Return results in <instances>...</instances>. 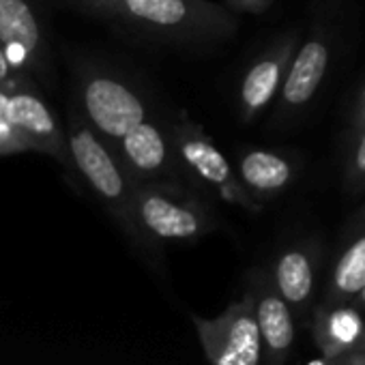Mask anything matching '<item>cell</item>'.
I'll list each match as a JSON object with an SVG mask.
<instances>
[{"instance_id": "obj_1", "label": "cell", "mask_w": 365, "mask_h": 365, "mask_svg": "<svg viewBox=\"0 0 365 365\" xmlns=\"http://www.w3.org/2000/svg\"><path fill=\"white\" fill-rule=\"evenodd\" d=\"M198 335L213 365H258L262 335L252 299L232 305L215 320L196 318Z\"/></svg>"}, {"instance_id": "obj_2", "label": "cell", "mask_w": 365, "mask_h": 365, "mask_svg": "<svg viewBox=\"0 0 365 365\" xmlns=\"http://www.w3.org/2000/svg\"><path fill=\"white\" fill-rule=\"evenodd\" d=\"M69 153L84 176V180L93 187V192L110 207L127 211L129 207V190L127 178L112 157V153L103 146V142L80 120H71L69 125Z\"/></svg>"}, {"instance_id": "obj_3", "label": "cell", "mask_w": 365, "mask_h": 365, "mask_svg": "<svg viewBox=\"0 0 365 365\" xmlns=\"http://www.w3.org/2000/svg\"><path fill=\"white\" fill-rule=\"evenodd\" d=\"M82 103L91 125L112 140H123L146 116L142 99L127 84L110 76H93L86 80Z\"/></svg>"}, {"instance_id": "obj_4", "label": "cell", "mask_w": 365, "mask_h": 365, "mask_svg": "<svg viewBox=\"0 0 365 365\" xmlns=\"http://www.w3.org/2000/svg\"><path fill=\"white\" fill-rule=\"evenodd\" d=\"M0 46L14 67L46 73L48 46L29 0H0Z\"/></svg>"}, {"instance_id": "obj_5", "label": "cell", "mask_w": 365, "mask_h": 365, "mask_svg": "<svg viewBox=\"0 0 365 365\" xmlns=\"http://www.w3.org/2000/svg\"><path fill=\"white\" fill-rule=\"evenodd\" d=\"M5 120L31 146L61 155L63 133L50 108L33 93H24V91L9 93L7 103H5Z\"/></svg>"}, {"instance_id": "obj_6", "label": "cell", "mask_w": 365, "mask_h": 365, "mask_svg": "<svg viewBox=\"0 0 365 365\" xmlns=\"http://www.w3.org/2000/svg\"><path fill=\"white\" fill-rule=\"evenodd\" d=\"M135 211L142 228L163 241L194 239L205 230V224L194 209L182 207L161 194H142Z\"/></svg>"}, {"instance_id": "obj_7", "label": "cell", "mask_w": 365, "mask_h": 365, "mask_svg": "<svg viewBox=\"0 0 365 365\" xmlns=\"http://www.w3.org/2000/svg\"><path fill=\"white\" fill-rule=\"evenodd\" d=\"M329 65V48L324 41H307L290 65L288 78L284 82V103L290 108L305 106L318 91Z\"/></svg>"}, {"instance_id": "obj_8", "label": "cell", "mask_w": 365, "mask_h": 365, "mask_svg": "<svg viewBox=\"0 0 365 365\" xmlns=\"http://www.w3.org/2000/svg\"><path fill=\"white\" fill-rule=\"evenodd\" d=\"M256 318L267 352L273 359H284L294 341V324L288 301L282 294H264L256 303Z\"/></svg>"}, {"instance_id": "obj_9", "label": "cell", "mask_w": 365, "mask_h": 365, "mask_svg": "<svg viewBox=\"0 0 365 365\" xmlns=\"http://www.w3.org/2000/svg\"><path fill=\"white\" fill-rule=\"evenodd\" d=\"M120 150L125 155V161L140 174H157L168 161L163 133L146 120L133 127L120 140Z\"/></svg>"}, {"instance_id": "obj_10", "label": "cell", "mask_w": 365, "mask_h": 365, "mask_svg": "<svg viewBox=\"0 0 365 365\" xmlns=\"http://www.w3.org/2000/svg\"><path fill=\"white\" fill-rule=\"evenodd\" d=\"M241 178L245 185L256 192H279L288 185L292 178L290 163L275 153L269 150H254L241 159L239 165Z\"/></svg>"}, {"instance_id": "obj_11", "label": "cell", "mask_w": 365, "mask_h": 365, "mask_svg": "<svg viewBox=\"0 0 365 365\" xmlns=\"http://www.w3.org/2000/svg\"><path fill=\"white\" fill-rule=\"evenodd\" d=\"M275 284L290 305L305 303L314 288V267L309 256L301 250L282 254L275 264Z\"/></svg>"}, {"instance_id": "obj_12", "label": "cell", "mask_w": 365, "mask_h": 365, "mask_svg": "<svg viewBox=\"0 0 365 365\" xmlns=\"http://www.w3.org/2000/svg\"><path fill=\"white\" fill-rule=\"evenodd\" d=\"M363 288H365V232H361L341 252L331 279V292L335 299L359 297Z\"/></svg>"}, {"instance_id": "obj_13", "label": "cell", "mask_w": 365, "mask_h": 365, "mask_svg": "<svg viewBox=\"0 0 365 365\" xmlns=\"http://www.w3.org/2000/svg\"><path fill=\"white\" fill-rule=\"evenodd\" d=\"M129 16L159 29H176L190 22V0H120Z\"/></svg>"}, {"instance_id": "obj_14", "label": "cell", "mask_w": 365, "mask_h": 365, "mask_svg": "<svg viewBox=\"0 0 365 365\" xmlns=\"http://www.w3.org/2000/svg\"><path fill=\"white\" fill-rule=\"evenodd\" d=\"M180 155L190 163L192 170H196L205 180L213 185H226L230 182V165L226 157L207 140L202 138H187L180 144Z\"/></svg>"}, {"instance_id": "obj_15", "label": "cell", "mask_w": 365, "mask_h": 365, "mask_svg": "<svg viewBox=\"0 0 365 365\" xmlns=\"http://www.w3.org/2000/svg\"><path fill=\"white\" fill-rule=\"evenodd\" d=\"M282 78V61L264 58L256 63L241 86V101L247 110L264 108L277 91Z\"/></svg>"}, {"instance_id": "obj_16", "label": "cell", "mask_w": 365, "mask_h": 365, "mask_svg": "<svg viewBox=\"0 0 365 365\" xmlns=\"http://www.w3.org/2000/svg\"><path fill=\"white\" fill-rule=\"evenodd\" d=\"M363 335V322L361 316L350 307H337L327 316L324 322V339L327 350L335 354L337 350L350 348L356 344Z\"/></svg>"}, {"instance_id": "obj_17", "label": "cell", "mask_w": 365, "mask_h": 365, "mask_svg": "<svg viewBox=\"0 0 365 365\" xmlns=\"http://www.w3.org/2000/svg\"><path fill=\"white\" fill-rule=\"evenodd\" d=\"M14 63L9 61L5 48L0 46V91H11L16 88V78H14Z\"/></svg>"}, {"instance_id": "obj_18", "label": "cell", "mask_w": 365, "mask_h": 365, "mask_svg": "<svg viewBox=\"0 0 365 365\" xmlns=\"http://www.w3.org/2000/svg\"><path fill=\"white\" fill-rule=\"evenodd\" d=\"M352 163H354V172L359 176H365V129L356 142V148H354V157H352Z\"/></svg>"}, {"instance_id": "obj_19", "label": "cell", "mask_w": 365, "mask_h": 365, "mask_svg": "<svg viewBox=\"0 0 365 365\" xmlns=\"http://www.w3.org/2000/svg\"><path fill=\"white\" fill-rule=\"evenodd\" d=\"M307 365H329L327 361H322V359H314V361H309Z\"/></svg>"}, {"instance_id": "obj_20", "label": "cell", "mask_w": 365, "mask_h": 365, "mask_svg": "<svg viewBox=\"0 0 365 365\" xmlns=\"http://www.w3.org/2000/svg\"><path fill=\"white\" fill-rule=\"evenodd\" d=\"M359 303H363V305H365V288L359 292Z\"/></svg>"}, {"instance_id": "obj_21", "label": "cell", "mask_w": 365, "mask_h": 365, "mask_svg": "<svg viewBox=\"0 0 365 365\" xmlns=\"http://www.w3.org/2000/svg\"><path fill=\"white\" fill-rule=\"evenodd\" d=\"M363 108H365V91H363Z\"/></svg>"}]
</instances>
